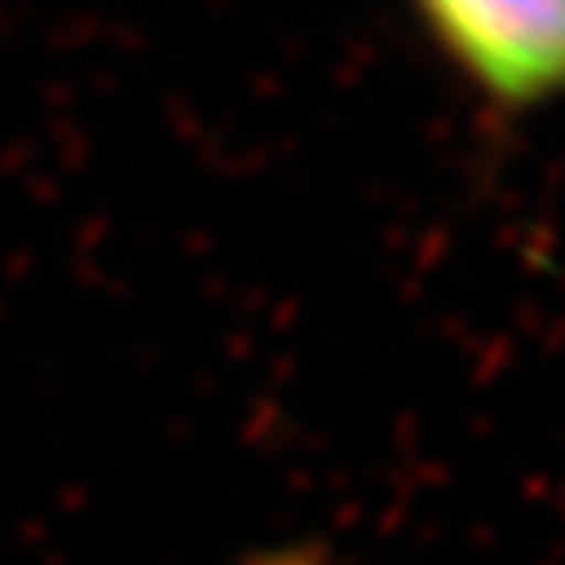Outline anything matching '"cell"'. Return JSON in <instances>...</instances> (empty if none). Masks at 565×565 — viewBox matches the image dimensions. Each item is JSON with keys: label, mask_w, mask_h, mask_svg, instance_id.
Here are the masks:
<instances>
[{"label": "cell", "mask_w": 565, "mask_h": 565, "mask_svg": "<svg viewBox=\"0 0 565 565\" xmlns=\"http://www.w3.org/2000/svg\"><path fill=\"white\" fill-rule=\"evenodd\" d=\"M420 20L487 103L522 110L565 90V0H433Z\"/></svg>", "instance_id": "cell-1"}]
</instances>
